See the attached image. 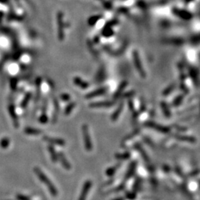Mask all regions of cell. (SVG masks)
Listing matches in <instances>:
<instances>
[{
  "mask_svg": "<svg viewBox=\"0 0 200 200\" xmlns=\"http://www.w3.org/2000/svg\"><path fill=\"white\" fill-rule=\"evenodd\" d=\"M33 171H34L36 176L39 177L40 181L46 185L48 189L50 191L51 194L53 196H57V195H58V190H57V188L54 186V184L51 182V181L49 180L48 177L45 175V174L44 172H42V171L38 167H35Z\"/></svg>",
  "mask_w": 200,
  "mask_h": 200,
  "instance_id": "obj_1",
  "label": "cell"
},
{
  "mask_svg": "<svg viewBox=\"0 0 200 200\" xmlns=\"http://www.w3.org/2000/svg\"><path fill=\"white\" fill-rule=\"evenodd\" d=\"M82 131L83 140H84L85 149L88 151H91L93 149V143L92 141H91V137L90 134H89L88 127L87 125H83L82 128Z\"/></svg>",
  "mask_w": 200,
  "mask_h": 200,
  "instance_id": "obj_2",
  "label": "cell"
},
{
  "mask_svg": "<svg viewBox=\"0 0 200 200\" xmlns=\"http://www.w3.org/2000/svg\"><path fill=\"white\" fill-rule=\"evenodd\" d=\"M145 125H146L147 127L150 128L154 129V130L159 131V132L163 133V134H168V133L170 132V128H169L168 127H165V126L161 125L153 122H148L145 124Z\"/></svg>",
  "mask_w": 200,
  "mask_h": 200,
  "instance_id": "obj_3",
  "label": "cell"
},
{
  "mask_svg": "<svg viewBox=\"0 0 200 200\" xmlns=\"http://www.w3.org/2000/svg\"><path fill=\"white\" fill-rule=\"evenodd\" d=\"M92 185L93 183L91 180H87L85 182L78 200H86V198H87L89 190H90L91 187H92Z\"/></svg>",
  "mask_w": 200,
  "mask_h": 200,
  "instance_id": "obj_4",
  "label": "cell"
},
{
  "mask_svg": "<svg viewBox=\"0 0 200 200\" xmlns=\"http://www.w3.org/2000/svg\"><path fill=\"white\" fill-rule=\"evenodd\" d=\"M62 14L59 13L57 15L58 20V37L60 40H63L64 39V30H63V20H62Z\"/></svg>",
  "mask_w": 200,
  "mask_h": 200,
  "instance_id": "obj_5",
  "label": "cell"
},
{
  "mask_svg": "<svg viewBox=\"0 0 200 200\" xmlns=\"http://www.w3.org/2000/svg\"><path fill=\"white\" fill-rule=\"evenodd\" d=\"M45 142H48L50 143L51 145H59V146H64L65 145V142L62 139H57V138H53V137H44L43 138Z\"/></svg>",
  "mask_w": 200,
  "mask_h": 200,
  "instance_id": "obj_6",
  "label": "cell"
},
{
  "mask_svg": "<svg viewBox=\"0 0 200 200\" xmlns=\"http://www.w3.org/2000/svg\"><path fill=\"white\" fill-rule=\"evenodd\" d=\"M107 91H108V88H101L98 89V90H96L93 92L90 93V94H87L85 96V97L87 99H91V98H94V97H98V96H101V95H104L105 94H106Z\"/></svg>",
  "mask_w": 200,
  "mask_h": 200,
  "instance_id": "obj_7",
  "label": "cell"
},
{
  "mask_svg": "<svg viewBox=\"0 0 200 200\" xmlns=\"http://www.w3.org/2000/svg\"><path fill=\"white\" fill-rule=\"evenodd\" d=\"M133 56H134V64H135V66L137 68V70L140 72V73L142 76H143V71H142V65H141L140 63V57H139V54H137V51H134L133 53Z\"/></svg>",
  "mask_w": 200,
  "mask_h": 200,
  "instance_id": "obj_8",
  "label": "cell"
},
{
  "mask_svg": "<svg viewBox=\"0 0 200 200\" xmlns=\"http://www.w3.org/2000/svg\"><path fill=\"white\" fill-rule=\"evenodd\" d=\"M58 159L60 160L61 163H62V166H63L64 168H65L66 170H70V168H71V166H70L69 162L68 161V159L65 158V154H64L63 153H58Z\"/></svg>",
  "mask_w": 200,
  "mask_h": 200,
  "instance_id": "obj_9",
  "label": "cell"
},
{
  "mask_svg": "<svg viewBox=\"0 0 200 200\" xmlns=\"http://www.w3.org/2000/svg\"><path fill=\"white\" fill-rule=\"evenodd\" d=\"M113 105V102H108V101H105V102H95V103H92L90 105V107L91 108H108V107H111Z\"/></svg>",
  "mask_w": 200,
  "mask_h": 200,
  "instance_id": "obj_10",
  "label": "cell"
},
{
  "mask_svg": "<svg viewBox=\"0 0 200 200\" xmlns=\"http://www.w3.org/2000/svg\"><path fill=\"white\" fill-rule=\"evenodd\" d=\"M136 168H137V162H133L130 165V166H129L128 172L126 173L125 175L126 180H128L129 178H131V177L134 175V174L135 173Z\"/></svg>",
  "mask_w": 200,
  "mask_h": 200,
  "instance_id": "obj_11",
  "label": "cell"
},
{
  "mask_svg": "<svg viewBox=\"0 0 200 200\" xmlns=\"http://www.w3.org/2000/svg\"><path fill=\"white\" fill-rule=\"evenodd\" d=\"M73 82H74V83L76 85L79 86V87L82 88L83 89L88 88L89 86L88 83L86 82L82 81V80L79 77H75L74 79H73Z\"/></svg>",
  "mask_w": 200,
  "mask_h": 200,
  "instance_id": "obj_12",
  "label": "cell"
},
{
  "mask_svg": "<svg viewBox=\"0 0 200 200\" xmlns=\"http://www.w3.org/2000/svg\"><path fill=\"white\" fill-rule=\"evenodd\" d=\"M123 106H124L123 103H121L119 105V106L117 108V109H116V110H115V111L113 112V114H112V116H111L112 121H116V120L118 118H119L120 113H121L122 111Z\"/></svg>",
  "mask_w": 200,
  "mask_h": 200,
  "instance_id": "obj_13",
  "label": "cell"
},
{
  "mask_svg": "<svg viewBox=\"0 0 200 200\" xmlns=\"http://www.w3.org/2000/svg\"><path fill=\"white\" fill-rule=\"evenodd\" d=\"M25 132L28 135L32 136H37L42 134V131L39 129L33 128H27L25 129Z\"/></svg>",
  "mask_w": 200,
  "mask_h": 200,
  "instance_id": "obj_14",
  "label": "cell"
},
{
  "mask_svg": "<svg viewBox=\"0 0 200 200\" xmlns=\"http://www.w3.org/2000/svg\"><path fill=\"white\" fill-rule=\"evenodd\" d=\"M48 150H49V153L51 154V159H52V161L54 162H57V160H58V154L57 153L56 150H54V147L49 146L48 148Z\"/></svg>",
  "mask_w": 200,
  "mask_h": 200,
  "instance_id": "obj_15",
  "label": "cell"
},
{
  "mask_svg": "<svg viewBox=\"0 0 200 200\" xmlns=\"http://www.w3.org/2000/svg\"><path fill=\"white\" fill-rule=\"evenodd\" d=\"M177 138L179 139V140L183 141V142H190V143H194L196 142V138L193 137H187V136H180Z\"/></svg>",
  "mask_w": 200,
  "mask_h": 200,
  "instance_id": "obj_16",
  "label": "cell"
},
{
  "mask_svg": "<svg viewBox=\"0 0 200 200\" xmlns=\"http://www.w3.org/2000/svg\"><path fill=\"white\" fill-rule=\"evenodd\" d=\"M127 85H128V82L126 81H124V82H122V84L120 85L119 89H118L117 91H116V93L115 94V95H114V98L115 99L119 98V96L121 95V94H122V91L124 90L125 88L127 86Z\"/></svg>",
  "mask_w": 200,
  "mask_h": 200,
  "instance_id": "obj_17",
  "label": "cell"
},
{
  "mask_svg": "<svg viewBox=\"0 0 200 200\" xmlns=\"http://www.w3.org/2000/svg\"><path fill=\"white\" fill-rule=\"evenodd\" d=\"M116 157L119 159H127L130 157V153H118V154L116 155Z\"/></svg>",
  "mask_w": 200,
  "mask_h": 200,
  "instance_id": "obj_18",
  "label": "cell"
},
{
  "mask_svg": "<svg viewBox=\"0 0 200 200\" xmlns=\"http://www.w3.org/2000/svg\"><path fill=\"white\" fill-rule=\"evenodd\" d=\"M75 106H76V104H75V102H73V103H70V105H68V106L66 107V108H65V114L68 115L69 113H70L71 110L73 109V108H74Z\"/></svg>",
  "mask_w": 200,
  "mask_h": 200,
  "instance_id": "obj_19",
  "label": "cell"
},
{
  "mask_svg": "<svg viewBox=\"0 0 200 200\" xmlns=\"http://www.w3.org/2000/svg\"><path fill=\"white\" fill-rule=\"evenodd\" d=\"M103 33L104 36H111V35H113V33L110 28H108V26H106V28H105V30H103V33Z\"/></svg>",
  "mask_w": 200,
  "mask_h": 200,
  "instance_id": "obj_20",
  "label": "cell"
},
{
  "mask_svg": "<svg viewBox=\"0 0 200 200\" xmlns=\"http://www.w3.org/2000/svg\"><path fill=\"white\" fill-rule=\"evenodd\" d=\"M100 18V16H95V17H92L90 20H89V24L91 25H94V24L97 22V20H98Z\"/></svg>",
  "mask_w": 200,
  "mask_h": 200,
  "instance_id": "obj_21",
  "label": "cell"
},
{
  "mask_svg": "<svg viewBox=\"0 0 200 200\" xmlns=\"http://www.w3.org/2000/svg\"><path fill=\"white\" fill-rule=\"evenodd\" d=\"M116 167L110 168H109L108 171H107L106 174L108 176H112V175H113L115 173H116Z\"/></svg>",
  "mask_w": 200,
  "mask_h": 200,
  "instance_id": "obj_22",
  "label": "cell"
},
{
  "mask_svg": "<svg viewBox=\"0 0 200 200\" xmlns=\"http://www.w3.org/2000/svg\"><path fill=\"white\" fill-rule=\"evenodd\" d=\"M48 120V116H46V114H45V113L42 115L41 117H40L39 119L40 122L42 123V124H45V123H47Z\"/></svg>",
  "mask_w": 200,
  "mask_h": 200,
  "instance_id": "obj_23",
  "label": "cell"
},
{
  "mask_svg": "<svg viewBox=\"0 0 200 200\" xmlns=\"http://www.w3.org/2000/svg\"><path fill=\"white\" fill-rule=\"evenodd\" d=\"M162 107L163 108H164V114L165 115V116L166 117H170L171 116V113H170V111H169L168 110V108H166V106H165V105L164 103L162 104Z\"/></svg>",
  "mask_w": 200,
  "mask_h": 200,
  "instance_id": "obj_24",
  "label": "cell"
},
{
  "mask_svg": "<svg viewBox=\"0 0 200 200\" xmlns=\"http://www.w3.org/2000/svg\"><path fill=\"white\" fill-rule=\"evenodd\" d=\"M61 99L65 101H68L70 100V96L68 95V94H62V95H61Z\"/></svg>",
  "mask_w": 200,
  "mask_h": 200,
  "instance_id": "obj_25",
  "label": "cell"
},
{
  "mask_svg": "<svg viewBox=\"0 0 200 200\" xmlns=\"http://www.w3.org/2000/svg\"><path fill=\"white\" fill-rule=\"evenodd\" d=\"M127 196L128 197L129 199L132 200V199H134L136 197V194L134 193H129L127 194Z\"/></svg>",
  "mask_w": 200,
  "mask_h": 200,
  "instance_id": "obj_26",
  "label": "cell"
},
{
  "mask_svg": "<svg viewBox=\"0 0 200 200\" xmlns=\"http://www.w3.org/2000/svg\"><path fill=\"white\" fill-rule=\"evenodd\" d=\"M18 198L20 200H30L29 198L27 197V196H22V195H20V196H18Z\"/></svg>",
  "mask_w": 200,
  "mask_h": 200,
  "instance_id": "obj_27",
  "label": "cell"
},
{
  "mask_svg": "<svg viewBox=\"0 0 200 200\" xmlns=\"http://www.w3.org/2000/svg\"><path fill=\"white\" fill-rule=\"evenodd\" d=\"M114 200H124L122 199V198H118V199H114Z\"/></svg>",
  "mask_w": 200,
  "mask_h": 200,
  "instance_id": "obj_28",
  "label": "cell"
}]
</instances>
